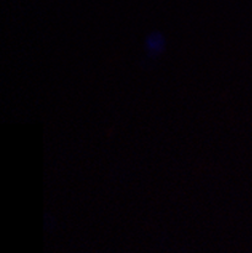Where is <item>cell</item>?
<instances>
[{"label": "cell", "instance_id": "cell-1", "mask_svg": "<svg viewBox=\"0 0 252 253\" xmlns=\"http://www.w3.org/2000/svg\"><path fill=\"white\" fill-rule=\"evenodd\" d=\"M163 38L161 36H152L150 40L147 41V46L151 51L156 53V51L162 50L163 48Z\"/></svg>", "mask_w": 252, "mask_h": 253}]
</instances>
